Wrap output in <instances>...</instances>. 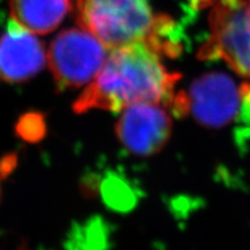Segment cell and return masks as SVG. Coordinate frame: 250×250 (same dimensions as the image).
<instances>
[{"mask_svg":"<svg viewBox=\"0 0 250 250\" xmlns=\"http://www.w3.org/2000/svg\"><path fill=\"white\" fill-rule=\"evenodd\" d=\"M171 105L176 112H190L206 127L221 129L250 117V85L239 83L221 72H211L197 78L188 93L174 96Z\"/></svg>","mask_w":250,"mask_h":250,"instance_id":"3957f363","label":"cell"},{"mask_svg":"<svg viewBox=\"0 0 250 250\" xmlns=\"http://www.w3.org/2000/svg\"><path fill=\"white\" fill-rule=\"evenodd\" d=\"M19 133L26 140L37 139L44 133V124L39 115H27L19 124Z\"/></svg>","mask_w":250,"mask_h":250,"instance_id":"9c48e42d","label":"cell"},{"mask_svg":"<svg viewBox=\"0 0 250 250\" xmlns=\"http://www.w3.org/2000/svg\"><path fill=\"white\" fill-rule=\"evenodd\" d=\"M15 165H17L15 155H7L0 159V183L11 173L12 169L15 167Z\"/></svg>","mask_w":250,"mask_h":250,"instance_id":"30bf717a","label":"cell"},{"mask_svg":"<svg viewBox=\"0 0 250 250\" xmlns=\"http://www.w3.org/2000/svg\"><path fill=\"white\" fill-rule=\"evenodd\" d=\"M108 48L86 28H70L52 41L46 54L56 83L77 88L92 83L107 61Z\"/></svg>","mask_w":250,"mask_h":250,"instance_id":"277c9868","label":"cell"},{"mask_svg":"<svg viewBox=\"0 0 250 250\" xmlns=\"http://www.w3.org/2000/svg\"><path fill=\"white\" fill-rule=\"evenodd\" d=\"M78 21L108 49L149 43L169 19L156 17L148 0H77Z\"/></svg>","mask_w":250,"mask_h":250,"instance_id":"7a4b0ae2","label":"cell"},{"mask_svg":"<svg viewBox=\"0 0 250 250\" xmlns=\"http://www.w3.org/2000/svg\"><path fill=\"white\" fill-rule=\"evenodd\" d=\"M12 20L35 34L56 29L72 9L71 0H9Z\"/></svg>","mask_w":250,"mask_h":250,"instance_id":"ba28073f","label":"cell"},{"mask_svg":"<svg viewBox=\"0 0 250 250\" xmlns=\"http://www.w3.org/2000/svg\"><path fill=\"white\" fill-rule=\"evenodd\" d=\"M46 52L35 33L14 20L0 37V78L12 83H23L44 67Z\"/></svg>","mask_w":250,"mask_h":250,"instance_id":"52a82bcc","label":"cell"},{"mask_svg":"<svg viewBox=\"0 0 250 250\" xmlns=\"http://www.w3.org/2000/svg\"><path fill=\"white\" fill-rule=\"evenodd\" d=\"M179 76L165 67L160 54L146 42L111 49L98 76L73 104L74 111H122L139 102L169 104Z\"/></svg>","mask_w":250,"mask_h":250,"instance_id":"6da1fadb","label":"cell"},{"mask_svg":"<svg viewBox=\"0 0 250 250\" xmlns=\"http://www.w3.org/2000/svg\"><path fill=\"white\" fill-rule=\"evenodd\" d=\"M210 28L203 57L223 59L239 76L250 78V0H219Z\"/></svg>","mask_w":250,"mask_h":250,"instance_id":"5b68a950","label":"cell"},{"mask_svg":"<svg viewBox=\"0 0 250 250\" xmlns=\"http://www.w3.org/2000/svg\"><path fill=\"white\" fill-rule=\"evenodd\" d=\"M166 107L139 102L124 108L116 124L122 145L140 156L153 155L164 148L171 133V118Z\"/></svg>","mask_w":250,"mask_h":250,"instance_id":"8992f818","label":"cell"}]
</instances>
